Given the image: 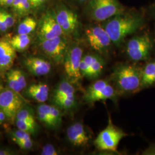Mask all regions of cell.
Wrapping results in <instances>:
<instances>
[{
  "label": "cell",
  "instance_id": "1",
  "mask_svg": "<svg viewBox=\"0 0 155 155\" xmlns=\"http://www.w3.org/2000/svg\"><path fill=\"white\" fill-rule=\"evenodd\" d=\"M144 17L136 12H126L117 15L104 21L102 25L113 44L121 47L128 36L136 32L144 26Z\"/></svg>",
  "mask_w": 155,
  "mask_h": 155
},
{
  "label": "cell",
  "instance_id": "2",
  "mask_svg": "<svg viewBox=\"0 0 155 155\" xmlns=\"http://www.w3.org/2000/svg\"><path fill=\"white\" fill-rule=\"evenodd\" d=\"M111 79L121 93H137L140 90L141 67L134 64H120L114 68Z\"/></svg>",
  "mask_w": 155,
  "mask_h": 155
},
{
  "label": "cell",
  "instance_id": "3",
  "mask_svg": "<svg viewBox=\"0 0 155 155\" xmlns=\"http://www.w3.org/2000/svg\"><path fill=\"white\" fill-rule=\"evenodd\" d=\"M86 4L85 15L95 22H104L125 11L119 0H89Z\"/></svg>",
  "mask_w": 155,
  "mask_h": 155
},
{
  "label": "cell",
  "instance_id": "4",
  "mask_svg": "<svg viewBox=\"0 0 155 155\" xmlns=\"http://www.w3.org/2000/svg\"><path fill=\"white\" fill-rule=\"evenodd\" d=\"M128 134L116 127L112 122L110 117L107 126L102 130L94 141V145L100 150L118 152L117 148L121 140Z\"/></svg>",
  "mask_w": 155,
  "mask_h": 155
},
{
  "label": "cell",
  "instance_id": "5",
  "mask_svg": "<svg viewBox=\"0 0 155 155\" xmlns=\"http://www.w3.org/2000/svg\"><path fill=\"white\" fill-rule=\"evenodd\" d=\"M153 46L152 40L148 34L137 35L127 41L126 52L133 61H146L150 59Z\"/></svg>",
  "mask_w": 155,
  "mask_h": 155
},
{
  "label": "cell",
  "instance_id": "6",
  "mask_svg": "<svg viewBox=\"0 0 155 155\" xmlns=\"http://www.w3.org/2000/svg\"><path fill=\"white\" fill-rule=\"evenodd\" d=\"M83 56V48L79 44L74 43L68 46L63 63L67 78L72 84L79 83L83 78L80 71Z\"/></svg>",
  "mask_w": 155,
  "mask_h": 155
},
{
  "label": "cell",
  "instance_id": "7",
  "mask_svg": "<svg viewBox=\"0 0 155 155\" xmlns=\"http://www.w3.org/2000/svg\"><path fill=\"white\" fill-rule=\"evenodd\" d=\"M85 37L90 47L101 55H108L113 45L103 26L90 25L86 28Z\"/></svg>",
  "mask_w": 155,
  "mask_h": 155
},
{
  "label": "cell",
  "instance_id": "8",
  "mask_svg": "<svg viewBox=\"0 0 155 155\" xmlns=\"http://www.w3.org/2000/svg\"><path fill=\"white\" fill-rule=\"evenodd\" d=\"M116 91L110 83L106 80H97L86 89L83 99L87 104L112 100L116 97Z\"/></svg>",
  "mask_w": 155,
  "mask_h": 155
},
{
  "label": "cell",
  "instance_id": "9",
  "mask_svg": "<svg viewBox=\"0 0 155 155\" xmlns=\"http://www.w3.org/2000/svg\"><path fill=\"white\" fill-rule=\"evenodd\" d=\"M23 104L20 95L11 89H3L0 93V110L5 114L8 120L12 121L16 118Z\"/></svg>",
  "mask_w": 155,
  "mask_h": 155
},
{
  "label": "cell",
  "instance_id": "10",
  "mask_svg": "<svg viewBox=\"0 0 155 155\" xmlns=\"http://www.w3.org/2000/svg\"><path fill=\"white\" fill-rule=\"evenodd\" d=\"M40 48L51 59L56 63L63 62L68 45L63 36L53 39L40 40Z\"/></svg>",
  "mask_w": 155,
  "mask_h": 155
},
{
  "label": "cell",
  "instance_id": "11",
  "mask_svg": "<svg viewBox=\"0 0 155 155\" xmlns=\"http://www.w3.org/2000/svg\"><path fill=\"white\" fill-rule=\"evenodd\" d=\"M56 20L64 35H72L79 27V21L76 13L64 5L59 6L54 12Z\"/></svg>",
  "mask_w": 155,
  "mask_h": 155
},
{
  "label": "cell",
  "instance_id": "12",
  "mask_svg": "<svg viewBox=\"0 0 155 155\" xmlns=\"http://www.w3.org/2000/svg\"><path fill=\"white\" fill-rule=\"evenodd\" d=\"M39 32L40 40L53 39L64 35L52 12H47L42 17Z\"/></svg>",
  "mask_w": 155,
  "mask_h": 155
},
{
  "label": "cell",
  "instance_id": "13",
  "mask_svg": "<svg viewBox=\"0 0 155 155\" xmlns=\"http://www.w3.org/2000/svg\"><path fill=\"white\" fill-rule=\"evenodd\" d=\"M66 134L68 141L74 147H86L91 140V136L81 122H75L71 125L67 129Z\"/></svg>",
  "mask_w": 155,
  "mask_h": 155
},
{
  "label": "cell",
  "instance_id": "14",
  "mask_svg": "<svg viewBox=\"0 0 155 155\" xmlns=\"http://www.w3.org/2000/svg\"><path fill=\"white\" fill-rule=\"evenodd\" d=\"M24 64L28 71L35 76L46 75L52 69L51 62L38 57H29L25 60Z\"/></svg>",
  "mask_w": 155,
  "mask_h": 155
},
{
  "label": "cell",
  "instance_id": "15",
  "mask_svg": "<svg viewBox=\"0 0 155 155\" xmlns=\"http://www.w3.org/2000/svg\"><path fill=\"white\" fill-rule=\"evenodd\" d=\"M16 57V51L9 41L0 39V70H9Z\"/></svg>",
  "mask_w": 155,
  "mask_h": 155
},
{
  "label": "cell",
  "instance_id": "16",
  "mask_svg": "<svg viewBox=\"0 0 155 155\" xmlns=\"http://www.w3.org/2000/svg\"><path fill=\"white\" fill-rule=\"evenodd\" d=\"M86 55L90 63L89 79L99 77L105 66V62L102 56L97 53H89Z\"/></svg>",
  "mask_w": 155,
  "mask_h": 155
},
{
  "label": "cell",
  "instance_id": "17",
  "mask_svg": "<svg viewBox=\"0 0 155 155\" xmlns=\"http://www.w3.org/2000/svg\"><path fill=\"white\" fill-rule=\"evenodd\" d=\"M155 84V59L147 61L141 67V82L140 90Z\"/></svg>",
  "mask_w": 155,
  "mask_h": 155
},
{
  "label": "cell",
  "instance_id": "18",
  "mask_svg": "<svg viewBox=\"0 0 155 155\" xmlns=\"http://www.w3.org/2000/svg\"><path fill=\"white\" fill-rule=\"evenodd\" d=\"M27 94L35 101L43 103L48 98L49 87L46 83L33 84L28 87Z\"/></svg>",
  "mask_w": 155,
  "mask_h": 155
},
{
  "label": "cell",
  "instance_id": "19",
  "mask_svg": "<svg viewBox=\"0 0 155 155\" xmlns=\"http://www.w3.org/2000/svg\"><path fill=\"white\" fill-rule=\"evenodd\" d=\"M75 95V89L68 80H63L58 84L54 93V100L55 101L61 98Z\"/></svg>",
  "mask_w": 155,
  "mask_h": 155
},
{
  "label": "cell",
  "instance_id": "20",
  "mask_svg": "<svg viewBox=\"0 0 155 155\" xmlns=\"http://www.w3.org/2000/svg\"><path fill=\"white\" fill-rule=\"evenodd\" d=\"M9 41L16 51H22L28 48L31 43V38L29 35L17 33Z\"/></svg>",
  "mask_w": 155,
  "mask_h": 155
},
{
  "label": "cell",
  "instance_id": "21",
  "mask_svg": "<svg viewBox=\"0 0 155 155\" xmlns=\"http://www.w3.org/2000/svg\"><path fill=\"white\" fill-rule=\"evenodd\" d=\"M37 26V22L32 17H27L21 22L17 29L18 34L29 35L32 32Z\"/></svg>",
  "mask_w": 155,
  "mask_h": 155
},
{
  "label": "cell",
  "instance_id": "22",
  "mask_svg": "<svg viewBox=\"0 0 155 155\" xmlns=\"http://www.w3.org/2000/svg\"><path fill=\"white\" fill-rule=\"evenodd\" d=\"M45 107L52 122L56 128L61 125L62 120L61 111L55 106L45 104Z\"/></svg>",
  "mask_w": 155,
  "mask_h": 155
},
{
  "label": "cell",
  "instance_id": "23",
  "mask_svg": "<svg viewBox=\"0 0 155 155\" xmlns=\"http://www.w3.org/2000/svg\"><path fill=\"white\" fill-rule=\"evenodd\" d=\"M38 117L39 120L43 122L45 125L50 128H55L47 110L45 107V104L40 105L38 107Z\"/></svg>",
  "mask_w": 155,
  "mask_h": 155
},
{
  "label": "cell",
  "instance_id": "24",
  "mask_svg": "<svg viewBox=\"0 0 155 155\" xmlns=\"http://www.w3.org/2000/svg\"><path fill=\"white\" fill-rule=\"evenodd\" d=\"M56 104L64 110H70L76 105V95L61 98L54 101Z\"/></svg>",
  "mask_w": 155,
  "mask_h": 155
},
{
  "label": "cell",
  "instance_id": "25",
  "mask_svg": "<svg viewBox=\"0 0 155 155\" xmlns=\"http://www.w3.org/2000/svg\"><path fill=\"white\" fill-rule=\"evenodd\" d=\"M15 119L16 120H22L36 123L32 112L28 109H21L17 113Z\"/></svg>",
  "mask_w": 155,
  "mask_h": 155
},
{
  "label": "cell",
  "instance_id": "26",
  "mask_svg": "<svg viewBox=\"0 0 155 155\" xmlns=\"http://www.w3.org/2000/svg\"><path fill=\"white\" fill-rule=\"evenodd\" d=\"M16 125L18 129H21L29 133L35 132L36 127V123L27 122L22 120H16Z\"/></svg>",
  "mask_w": 155,
  "mask_h": 155
},
{
  "label": "cell",
  "instance_id": "27",
  "mask_svg": "<svg viewBox=\"0 0 155 155\" xmlns=\"http://www.w3.org/2000/svg\"><path fill=\"white\" fill-rule=\"evenodd\" d=\"M6 77H7V82H8V86L9 87V89L15 91L17 93H19L21 91H22V90L18 84L17 82L16 78L15 77L12 70H11L8 72L6 75Z\"/></svg>",
  "mask_w": 155,
  "mask_h": 155
},
{
  "label": "cell",
  "instance_id": "28",
  "mask_svg": "<svg viewBox=\"0 0 155 155\" xmlns=\"http://www.w3.org/2000/svg\"><path fill=\"white\" fill-rule=\"evenodd\" d=\"M30 133L21 129H18L12 133V140L16 143L17 141L31 139Z\"/></svg>",
  "mask_w": 155,
  "mask_h": 155
},
{
  "label": "cell",
  "instance_id": "29",
  "mask_svg": "<svg viewBox=\"0 0 155 155\" xmlns=\"http://www.w3.org/2000/svg\"><path fill=\"white\" fill-rule=\"evenodd\" d=\"M13 72V74L16 78L17 82L18 84L20 87L21 90L24 89L27 86V81L26 78L25 77L24 74L22 71L19 70H12Z\"/></svg>",
  "mask_w": 155,
  "mask_h": 155
},
{
  "label": "cell",
  "instance_id": "30",
  "mask_svg": "<svg viewBox=\"0 0 155 155\" xmlns=\"http://www.w3.org/2000/svg\"><path fill=\"white\" fill-rule=\"evenodd\" d=\"M41 154L42 155H59V152L52 144H47L43 147Z\"/></svg>",
  "mask_w": 155,
  "mask_h": 155
},
{
  "label": "cell",
  "instance_id": "31",
  "mask_svg": "<svg viewBox=\"0 0 155 155\" xmlns=\"http://www.w3.org/2000/svg\"><path fill=\"white\" fill-rule=\"evenodd\" d=\"M32 6L29 0H21V3L18 13L21 15L27 14L30 11V8Z\"/></svg>",
  "mask_w": 155,
  "mask_h": 155
},
{
  "label": "cell",
  "instance_id": "32",
  "mask_svg": "<svg viewBox=\"0 0 155 155\" xmlns=\"http://www.w3.org/2000/svg\"><path fill=\"white\" fill-rule=\"evenodd\" d=\"M16 144L21 149V150H27L32 148L33 147V143L32 140L31 139L25 140L22 141H17Z\"/></svg>",
  "mask_w": 155,
  "mask_h": 155
},
{
  "label": "cell",
  "instance_id": "33",
  "mask_svg": "<svg viewBox=\"0 0 155 155\" xmlns=\"http://www.w3.org/2000/svg\"><path fill=\"white\" fill-rule=\"evenodd\" d=\"M2 13L8 28V29L11 28L15 24V22L14 17L12 16L11 14H9L6 12L2 11Z\"/></svg>",
  "mask_w": 155,
  "mask_h": 155
},
{
  "label": "cell",
  "instance_id": "34",
  "mask_svg": "<svg viewBox=\"0 0 155 155\" xmlns=\"http://www.w3.org/2000/svg\"><path fill=\"white\" fill-rule=\"evenodd\" d=\"M32 7L33 8H39L47 2V0H29Z\"/></svg>",
  "mask_w": 155,
  "mask_h": 155
},
{
  "label": "cell",
  "instance_id": "35",
  "mask_svg": "<svg viewBox=\"0 0 155 155\" xmlns=\"http://www.w3.org/2000/svg\"><path fill=\"white\" fill-rule=\"evenodd\" d=\"M21 3V0H14L12 5V6L14 9V10L15 11L17 12L18 13L20 10Z\"/></svg>",
  "mask_w": 155,
  "mask_h": 155
},
{
  "label": "cell",
  "instance_id": "36",
  "mask_svg": "<svg viewBox=\"0 0 155 155\" xmlns=\"http://www.w3.org/2000/svg\"><path fill=\"white\" fill-rule=\"evenodd\" d=\"M144 155H155V145H152V147L145 150L143 152Z\"/></svg>",
  "mask_w": 155,
  "mask_h": 155
},
{
  "label": "cell",
  "instance_id": "37",
  "mask_svg": "<svg viewBox=\"0 0 155 155\" xmlns=\"http://www.w3.org/2000/svg\"><path fill=\"white\" fill-rule=\"evenodd\" d=\"M14 154V152L9 149H0V155H12Z\"/></svg>",
  "mask_w": 155,
  "mask_h": 155
},
{
  "label": "cell",
  "instance_id": "38",
  "mask_svg": "<svg viewBox=\"0 0 155 155\" xmlns=\"http://www.w3.org/2000/svg\"><path fill=\"white\" fill-rule=\"evenodd\" d=\"M6 118V117L5 114L1 110H0V124L4 122Z\"/></svg>",
  "mask_w": 155,
  "mask_h": 155
},
{
  "label": "cell",
  "instance_id": "39",
  "mask_svg": "<svg viewBox=\"0 0 155 155\" xmlns=\"http://www.w3.org/2000/svg\"><path fill=\"white\" fill-rule=\"evenodd\" d=\"M77 1L78 2L81 3V4H84V3H86L89 1V0H75Z\"/></svg>",
  "mask_w": 155,
  "mask_h": 155
},
{
  "label": "cell",
  "instance_id": "40",
  "mask_svg": "<svg viewBox=\"0 0 155 155\" xmlns=\"http://www.w3.org/2000/svg\"><path fill=\"white\" fill-rule=\"evenodd\" d=\"M2 26V11H0V31Z\"/></svg>",
  "mask_w": 155,
  "mask_h": 155
},
{
  "label": "cell",
  "instance_id": "41",
  "mask_svg": "<svg viewBox=\"0 0 155 155\" xmlns=\"http://www.w3.org/2000/svg\"><path fill=\"white\" fill-rule=\"evenodd\" d=\"M3 87H2V85L1 84V83L0 82V93L1 92V91L3 90Z\"/></svg>",
  "mask_w": 155,
  "mask_h": 155
},
{
  "label": "cell",
  "instance_id": "42",
  "mask_svg": "<svg viewBox=\"0 0 155 155\" xmlns=\"http://www.w3.org/2000/svg\"></svg>",
  "mask_w": 155,
  "mask_h": 155
},
{
  "label": "cell",
  "instance_id": "43",
  "mask_svg": "<svg viewBox=\"0 0 155 155\" xmlns=\"http://www.w3.org/2000/svg\"></svg>",
  "mask_w": 155,
  "mask_h": 155
}]
</instances>
